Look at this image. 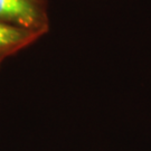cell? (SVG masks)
Listing matches in <instances>:
<instances>
[{"label":"cell","instance_id":"obj_1","mask_svg":"<svg viewBox=\"0 0 151 151\" xmlns=\"http://www.w3.org/2000/svg\"><path fill=\"white\" fill-rule=\"evenodd\" d=\"M0 22L46 34L49 30L47 0H0Z\"/></svg>","mask_w":151,"mask_h":151},{"label":"cell","instance_id":"obj_2","mask_svg":"<svg viewBox=\"0 0 151 151\" xmlns=\"http://www.w3.org/2000/svg\"><path fill=\"white\" fill-rule=\"evenodd\" d=\"M45 35L42 32L14 27L0 22V66L17 52L28 47Z\"/></svg>","mask_w":151,"mask_h":151}]
</instances>
